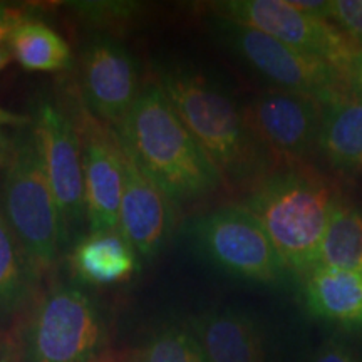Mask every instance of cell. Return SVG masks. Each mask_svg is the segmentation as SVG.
I'll use <instances>...</instances> for the list:
<instances>
[{
    "label": "cell",
    "mask_w": 362,
    "mask_h": 362,
    "mask_svg": "<svg viewBox=\"0 0 362 362\" xmlns=\"http://www.w3.org/2000/svg\"><path fill=\"white\" fill-rule=\"evenodd\" d=\"M155 79L225 187L248 192L275 170L274 158L248 129L242 106L218 83L183 64L160 66Z\"/></svg>",
    "instance_id": "1"
},
{
    "label": "cell",
    "mask_w": 362,
    "mask_h": 362,
    "mask_svg": "<svg viewBox=\"0 0 362 362\" xmlns=\"http://www.w3.org/2000/svg\"><path fill=\"white\" fill-rule=\"evenodd\" d=\"M115 131L139 171L173 202L200 200L223 185L156 79L143 84L131 111Z\"/></svg>",
    "instance_id": "2"
},
{
    "label": "cell",
    "mask_w": 362,
    "mask_h": 362,
    "mask_svg": "<svg viewBox=\"0 0 362 362\" xmlns=\"http://www.w3.org/2000/svg\"><path fill=\"white\" fill-rule=\"evenodd\" d=\"M337 197L319 176L285 166L253 185L240 205L260 221L288 272L302 279L315 267Z\"/></svg>",
    "instance_id": "3"
},
{
    "label": "cell",
    "mask_w": 362,
    "mask_h": 362,
    "mask_svg": "<svg viewBox=\"0 0 362 362\" xmlns=\"http://www.w3.org/2000/svg\"><path fill=\"white\" fill-rule=\"evenodd\" d=\"M12 334L21 362H99L110 354L106 317L76 284L45 285Z\"/></svg>",
    "instance_id": "4"
},
{
    "label": "cell",
    "mask_w": 362,
    "mask_h": 362,
    "mask_svg": "<svg viewBox=\"0 0 362 362\" xmlns=\"http://www.w3.org/2000/svg\"><path fill=\"white\" fill-rule=\"evenodd\" d=\"M12 141V155L0 185V206L27 253L47 277L64 250L57 203L33 123L17 128Z\"/></svg>",
    "instance_id": "5"
},
{
    "label": "cell",
    "mask_w": 362,
    "mask_h": 362,
    "mask_svg": "<svg viewBox=\"0 0 362 362\" xmlns=\"http://www.w3.org/2000/svg\"><path fill=\"white\" fill-rule=\"evenodd\" d=\"M211 29L230 52L275 89L312 98L324 106L354 96L349 78L336 67L253 27L215 16Z\"/></svg>",
    "instance_id": "6"
},
{
    "label": "cell",
    "mask_w": 362,
    "mask_h": 362,
    "mask_svg": "<svg viewBox=\"0 0 362 362\" xmlns=\"http://www.w3.org/2000/svg\"><path fill=\"white\" fill-rule=\"evenodd\" d=\"M187 233L203 259L232 277L277 285L292 275L260 221L240 203L193 216Z\"/></svg>",
    "instance_id": "7"
},
{
    "label": "cell",
    "mask_w": 362,
    "mask_h": 362,
    "mask_svg": "<svg viewBox=\"0 0 362 362\" xmlns=\"http://www.w3.org/2000/svg\"><path fill=\"white\" fill-rule=\"evenodd\" d=\"M210 11L320 59L347 78L362 52L334 22L298 11L291 0H223L210 4Z\"/></svg>",
    "instance_id": "8"
},
{
    "label": "cell",
    "mask_w": 362,
    "mask_h": 362,
    "mask_svg": "<svg viewBox=\"0 0 362 362\" xmlns=\"http://www.w3.org/2000/svg\"><path fill=\"white\" fill-rule=\"evenodd\" d=\"M33 129L57 203L62 247L66 250L71 243L74 245L78 242L76 235L84 223L88 225L78 124L74 116H71L61 104L45 98L35 107Z\"/></svg>",
    "instance_id": "9"
},
{
    "label": "cell",
    "mask_w": 362,
    "mask_h": 362,
    "mask_svg": "<svg viewBox=\"0 0 362 362\" xmlns=\"http://www.w3.org/2000/svg\"><path fill=\"white\" fill-rule=\"evenodd\" d=\"M243 119L275 165L296 166L319 149L324 104L315 99L270 89L242 106Z\"/></svg>",
    "instance_id": "10"
},
{
    "label": "cell",
    "mask_w": 362,
    "mask_h": 362,
    "mask_svg": "<svg viewBox=\"0 0 362 362\" xmlns=\"http://www.w3.org/2000/svg\"><path fill=\"white\" fill-rule=\"evenodd\" d=\"M138 64L111 35H94L79 57V98L83 106L112 129L131 111L141 93Z\"/></svg>",
    "instance_id": "11"
},
{
    "label": "cell",
    "mask_w": 362,
    "mask_h": 362,
    "mask_svg": "<svg viewBox=\"0 0 362 362\" xmlns=\"http://www.w3.org/2000/svg\"><path fill=\"white\" fill-rule=\"evenodd\" d=\"M83 153L86 218L90 233L117 228L123 194V148L111 126L101 123L79 99L74 116Z\"/></svg>",
    "instance_id": "12"
},
{
    "label": "cell",
    "mask_w": 362,
    "mask_h": 362,
    "mask_svg": "<svg viewBox=\"0 0 362 362\" xmlns=\"http://www.w3.org/2000/svg\"><path fill=\"white\" fill-rule=\"evenodd\" d=\"M123 194L117 230L139 259L151 260L165 248L175 228L173 200L146 178L123 151Z\"/></svg>",
    "instance_id": "13"
},
{
    "label": "cell",
    "mask_w": 362,
    "mask_h": 362,
    "mask_svg": "<svg viewBox=\"0 0 362 362\" xmlns=\"http://www.w3.org/2000/svg\"><path fill=\"white\" fill-rule=\"evenodd\" d=\"M188 327L208 362H265L259 324L237 309H211L192 317Z\"/></svg>",
    "instance_id": "14"
},
{
    "label": "cell",
    "mask_w": 362,
    "mask_h": 362,
    "mask_svg": "<svg viewBox=\"0 0 362 362\" xmlns=\"http://www.w3.org/2000/svg\"><path fill=\"white\" fill-rule=\"evenodd\" d=\"M44 279L0 206V332L16 327L44 288Z\"/></svg>",
    "instance_id": "15"
},
{
    "label": "cell",
    "mask_w": 362,
    "mask_h": 362,
    "mask_svg": "<svg viewBox=\"0 0 362 362\" xmlns=\"http://www.w3.org/2000/svg\"><path fill=\"white\" fill-rule=\"evenodd\" d=\"M300 280L305 309L312 317L362 332V272L317 265Z\"/></svg>",
    "instance_id": "16"
},
{
    "label": "cell",
    "mask_w": 362,
    "mask_h": 362,
    "mask_svg": "<svg viewBox=\"0 0 362 362\" xmlns=\"http://www.w3.org/2000/svg\"><path fill=\"white\" fill-rule=\"evenodd\" d=\"M71 272L88 285L126 282L138 269V255L119 230L88 233L71 247L67 255Z\"/></svg>",
    "instance_id": "17"
},
{
    "label": "cell",
    "mask_w": 362,
    "mask_h": 362,
    "mask_svg": "<svg viewBox=\"0 0 362 362\" xmlns=\"http://www.w3.org/2000/svg\"><path fill=\"white\" fill-rule=\"evenodd\" d=\"M317 151L336 170L362 171V99L349 96L324 106Z\"/></svg>",
    "instance_id": "18"
},
{
    "label": "cell",
    "mask_w": 362,
    "mask_h": 362,
    "mask_svg": "<svg viewBox=\"0 0 362 362\" xmlns=\"http://www.w3.org/2000/svg\"><path fill=\"white\" fill-rule=\"evenodd\" d=\"M362 272V210L339 194L317 253L315 267Z\"/></svg>",
    "instance_id": "19"
},
{
    "label": "cell",
    "mask_w": 362,
    "mask_h": 362,
    "mask_svg": "<svg viewBox=\"0 0 362 362\" xmlns=\"http://www.w3.org/2000/svg\"><path fill=\"white\" fill-rule=\"evenodd\" d=\"M8 47L25 71L62 72L72 66L69 44L61 34L37 17L22 22L12 30Z\"/></svg>",
    "instance_id": "20"
},
{
    "label": "cell",
    "mask_w": 362,
    "mask_h": 362,
    "mask_svg": "<svg viewBox=\"0 0 362 362\" xmlns=\"http://www.w3.org/2000/svg\"><path fill=\"white\" fill-rule=\"evenodd\" d=\"M133 362H208L188 325H166L133 354Z\"/></svg>",
    "instance_id": "21"
},
{
    "label": "cell",
    "mask_w": 362,
    "mask_h": 362,
    "mask_svg": "<svg viewBox=\"0 0 362 362\" xmlns=\"http://www.w3.org/2000/svg\"><path fill=\"white\" fill-rule=\"evenodd\" d=\"M67 6L86 24L103 30L128 29L143 17V6L136 2H71Z\"/></svg>",
    "instance_id": "22"
},
{
    "label": "cell",
    "mask_w": 362,
    "mask_h": 362,
    "mask_svg": "<svg viewBox=\"0 0 362 362\" xmlns=\"http://www.w3.org/2000/svg\"><path fill=\"white\" fill-rule=\"evenodd\" d=\"M327 21L334 22L362 51V0H329Z\"/></svg>",
    "instance_id": "23"
},
{
    "label": "cell",
    "mask_w": 362,
    "mask_h": 362,
    "mask_svg": "<svg viewBox=\"0 0 362 362\" xmlns=\"http://www.w3.org/2000/svg\"><path fill=\"white\" fill-rule=\"evenodd\" d=\"M37 17V8L0 2V45L7 44L12 30L22 22Z\"/></svg>",
    "instance_id": "24"
},
{
    "label": "cell",
    "mask_w": 362,
    "mask_h": 362,
    "mask_svg": "<svg viewBox=\"0 0 362 362\" xmlns=\"http://www.w3.org/2000/svg\"><path fill=\"white\" fill-rule=\"evenodd\" d=\"M310 362H362V357L339 339H329L314 352Z\"/></svg>",
    "instance_id": "25"
},
{
    "label": "cell",
    "mask_w": 362,
    "mask_h": 362,
    "mask_svg": "<svg viewBox=\"0 0 362 362\" xmlns=\"http://www.w3.org/2000/svg\"><path fill=\"white\" fill-rule=\"evenodd\" d=\"M0 362H21L12 330L11 332H0Z\"/></svg>",
    "instance_id": "26"
},
{
    "label": "cell",
    "mask_w": 362,
    "mask_h": 362,
    "mask_svg": "<svg viewBox=\"0 0 362 362\" xmlns=\"http://www.w3.org/2000/svg\"><path fill=\"white\" fill-rule=\"evenodd\" d=\"M30 123H33V117L30 116L17 115V112H11L0 106V128H2V126H12V128L17 129Z\"/></svg>",
    "instance_id": "27"
},
{
    "label": "cell",
    "mask_w": 362,
    "mask_h": 362,
    "mask_svg": "<svg viewBox=\"0 0 362 362\" xmlns=\"http://www.w3.org/2000/svg\"><path fill=\"white\" fill-rule=\"evenodd\" d=\"M349 83H351V88H352V93H354V96L362 99V52L356 57L354 64H352V67H351Z\"/></svg>",
    "instance_id": "28"
},
{
    "label": "cell",
    "mask_w": 362,
    "mask_h": 362,
    "mask_svg": "<svg viewBox=\"0 0 362 362\" xmlns=\"http://www.w3.org/2000/svg\"><path fill=\"white\" fill-rule=\"evenodd\" d=\"M12 134H7L4 128H0V168H6V165L11 160L12 155Z\"/></svg>",
    "instance_id": "29"
},
{
    "label": "cell",
    "mask_w": 362,
    "mask_h": 362,
    "mask_svg": "<svg viewBox=\"0 0 362 362\" xmlns=\"http://www.w3.org/2000/svg\"><path fill=\"white\" fill-rule=\"evenodd\" d=\"M12 61H13V54L11 51V47H8V44L0 45V71H2L6 66L11 64Z\"/></svg>",
    "instance_id": "30"
},
{
    "label": "cell",
    "mask_w": 362,
    "mask_h": 362,
    "mask_svg": "<svg viewBox=\"0 0 362 362\" xmlns=\"http://www.w3.org/2000/svg\"><path fill=\"white\" fill-rule=\"evenodd\" d=\"M101 362H133V356L129 354H107Z\"/></svg>",
    "instance_id": "31"
},
{
    "label": "cell",
    "mask_w": 362,
    "mask_h": 362,
    "mask_svg": "<svg viewBox=\"0 0 362 362\" xmlns=\"http://www.w3.org/2000/svg\"><path fill=\"white\" fill-rule=\"evenodd\" d=\"M99 362H101V361H99Z\"/></svg>",
    "instance_id": "32"
}]
</instances>
